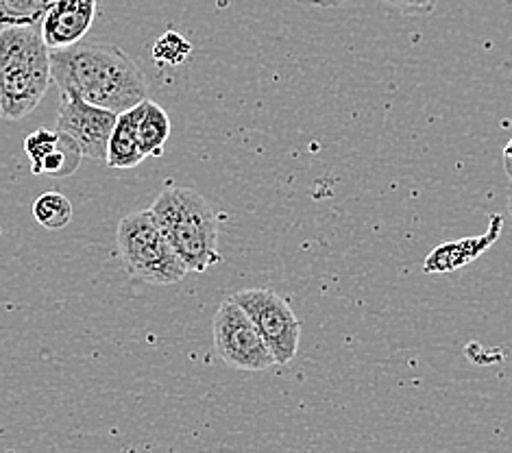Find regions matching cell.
I'll return each instance as SVG.
<instances>
[{"instance_id":"1","label":"cell","mask_w":512,"mask_h":453,"mask_svg":"<svg viewBox=\"0 0 512 453\" xmlns=\"http://www.w3.org/2000/svg\"><path fill=\"white\" fill-rule=\"evenodd\" d=\"M53 81L64 94L120 114L149 99V83L125 51L112 44H72L51 51Z\"/></svg>"},{"instance_id":"2","label":"cell","mask_w":512,"mask_h":453,"mask_svg":"<svg viewBox=\"0 0 512 453\" xmlns=\"http://www.w3.org/2000/svg\"><path fill=\"white\" fill-rule=\"evenodd\" d=\"M51 83V48L42 38L40 24L0 33V118H27L42 103Z\"/></svg>"},{"instance_id":"3","label":"cell","mask_w":512,"mask_h":453,"mask_svg":"<svg viewBox=\"0 0 512 453\" xmlns=\"http://www.w3.org/2000/svg\"><path fill=\"white\" fill-rule=\"evenodd\" d=\"M157 227L164 231L188 273H205L221 262L218 220L212 205L192 188L164 190L151 205Z\"/></svg>"},{"instance_id":"4","label":"cell","mask_w":512,"mask_h":453,"mask_svg":"<svg viewBox=\"0 0 512 453\" xmlns=\"http://www.w3.org/2000/svg\"><path fill=\"white\" fill-rule=\"evenodd\" d=\"M116 242L131 277L153 286H170L186 277L188 268L157 227L151 210L127 214L118 223Z\"/></svg>"},{"instance_id":"5","label":"cell","mask_w":512,"mask_h":453,"mask_svg":"<svg viewBox=\"0 0 512 453\" xmlns=\"http://www.w3.org/2000/svg\"><path fill=\"white\" fill-rule=\"evenodd\" d=\"M212 334L218 358L231 369L266 371L277 364L260 329L234 297H227L218 305L212 321Z\"/></svg>"},{"instance_id":"6","label":"cell","mask_w":512,"mask_h":453,"mask_svg":"<svg viewBox=\"0 0 512 453\" xmlns=\"http://www.w3.org/2000/svg\"><path fill=\"white\" fill-rule=\"evenodd\" d=\"M231 297L245 308L255 327L260 329L277 364L295 360L301 340V323L282 295L268 288H247Z\"/></svg>"},{"instance_id":"7","label":"cell","mask_w":512,"mask_h":453,"mask_svg":"<svg viewBox=\"0 0 512 453\" xmlns=\"http://www.w3.org/2000/svg\"><path fill=\"white\" fill-rule=\"evenodd\" d=\"M116 118L118 114L112 109L92 105L75 94L62 92V99H59L57 129L68 133L81 146L83 157H90L94 162H105L107 142Z\"/></svg>"},{"instance_id":"8","label":"cell","mask_w":512,"mask_h":453,"mask_svg":"<svg viewBox=\"0 0 512 453\" xmlns=\"http://www.w3.org/2000/svg\"><path fill=\"white\" fill-rule=\"evenodd\" d=\"M24 151L31 159L33 175L53 179L75 175L83 159L81 146L59 129H35L24 140Z\"/></svg>"},{"instance_id":"9","label":"cell","mask_w":512,"mask_h":453,"mask_svg":"<svg viewBox=\"0 0 512 453\" xmlns=\"http://www.w3.org/2000/svg\"><path fill=\"white\" fill-rule=\"evenodd\" d=\"M96 11H99V0H55L40 22L46 46L55 51V48L79 44L92 29Z\"/></svg>"},{"instance_id":"10","label":"cell","mask_w":512,"mask_h":453,"mask_svg":"<svg viewBox=\"0 0 512 453\" xmlns=\"http://www.w3.org/2000/svg\"><path fill=\"white\" fill-rule=\"evenodd\" d=\"M140 112H142V103L127 109V112L118 114L114 131L107 142L105 164L109 168L129 170V168L140 166L146 159L140 149V142H138Z\"/></svg>"},{"instance_id":"11","label":"cell","mask_w":512,"mask_h":453,"mask_svg":"<svg viewBox=\"0 0 512 453\" xmlns=\"http://www.w3.org/2000/svg\"><path fill=\"white\" fill-rule=\"evenodd\" d=\"M170 138V118L162 105L151 99L142 101L138 120V142L144 157H160Z\"/></svg>"},{"instance_id":"12","label":"cell","mask_w":512,"mask_h":453,"mask_svg":"<svg viewBox=\"0 0 512 453\" xmlns=\"http://www.w3.org/2000/svg\"><path fill=\"white\" fill-rule=\"evenodd\" d=\"M499 229H495V234L491 231L489 236H484L480 240H462V242H451L447 247L436 249L428 262H425V273L432 271H451V268L467 264L473 257H478L484 249L491 247V242L497 238Z\"/></svg>"},{"instance_id":"13","label":"cell","mask_w":512,"mask_h":453,"mask_svg":"<svg viewBox=\"0 0 512 453\" xmlns=\"http://www.w3.org/2000/svg\"><path fill=\"white\" fill-rule=\"evenodd\" d=\"M55 0H0V33L11 27L40 24Z\"/></svg>"},{"instance_id":"14","label":"cell","mask_w":512,"mask_h":453,"mask_svg":"<svg viewBox=\"0 0 512 453\" xmlns=\"http://www.w3.org/2000/svg\"><path fill=\"white\" fill-rule=\"evenodd\" d=\"M33 218L48 231L64 229L72 220V203L62 192H44L33 201Z\"/></svg>"},{"instance_id":"15","label":"cell","mask_w":512,"mask_h":453,"mask_svg":"<svg viewBox=\"0 0 512 453\" xmlns=\"http://www.w3.org/2000/svg\"><path fill=\"white\" fill-rule=\"evenodd\" d=\"M190 53H192V44L184 38V35H179L175 31L164 33L153 46V59L162 66L184 64V61L190 57Z\"/></svg>"},{"instance_id":"16","label":"cell","mask_w":512,"mask_h":453,"mask_svg":"<svg viewBox=\"0 0 512 453\" xmlns=\"http://www.w3.org/2000/svg\"><path fill=\"white\" fill-rule=\"evenodd\" d=\"M384 3L406 16H428L436 9L438 0H384Z\"/></svg>"},{"instance_id":"17","label":"cell","mask_w":512,"mask_h":453,"mask_svg":"<svg viewBox=\"0 0 512 453\" xmlns=\"http://www.w3.org/2000/svg\"><path fill=\"white\" fill-rule=\"evenodd\" d=\"M299 5H306V7H319V9H332L343 5L345 0H295Z\"/></svg>"},{"instance_id":"18","label":"cell","mask_w":512,"mask_h":453,"mask_svg":"<svg viewBox=\"0 0 512 453\" xmlns=\"http://www.w3.org/2000/svg\"><path fill=\"white\" fill-rule=\"evenodd\" d=\"M504 168H506V175L512 181V140L506 144V149H504Z\"/></svg>"},{"instance_id":"19","label":"cell","mask_w":512,"mask_h":453,"mask_svg":"<svg viewBox=\"0 0 512 453\" xmlns=\"http://www.w3.org/2000/svg\"><path fill=\"white\" fill-rule=\"evenodd\" d=\"M508 205H510V214H512V197H510V201H508Z\"/></svg>"}]
</instances>
